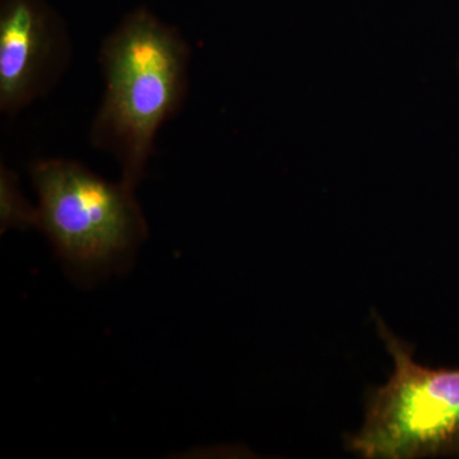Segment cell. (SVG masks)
<instances>
[{
  "label": "cell",
  "mask_w": 459,
  "mask_h": 459,
  "mask_svg": "<svg viewBox=\"0 0 459 459\" xmlns=\"http://www.w3.org/2000/svg\"><path fill=\"white\" fill-rule=\"evenodd\" d=\"M99 63L105 92L91 142L111 153L122 166L123 183L137 188L157 132L186 101L190 48L177 30L140 11L102 41Z\"/></svg>",
  "instance_id": "cell-1"
},
{
  "label": "cell",
  "mask_w": 459,
  "mask_h": 459,
  "mask_svg": "<svg viewBox=\"0 0 459 459\" xmlns=\"http://www.w3.org/2000/svg\"><path fill=\"white\" fill-rule=\"evenodd\" d=\"M374 318L394 370L368 394L364 421L347 437V449L365 459L459 457V368L420 365L412 344Z\"/></svg>",
  "instance_id": "cell-2"
},
{
  "label": "cell",
  "mask_w": 459,
  "mask_h": 459,
  "mask_svg": "<svg viewBox=\"0 0 459 459\" xmlns=\"http://www.w3.org/2000/svg\"><path fill=\"white\" fill-rule=\"evenodd\" d=\"M30 174L39 195L38 228L75 271H108L146 238V220L128 184L110 183L66 159L38 160Z\"/></svg>",
  "instance_id": "cell-3"
},
{
  "label": "cell",
  "mask_w": 459,
  "mask_h": 459,
  "mask_svg": "<svg viewBox=\"0 0 459 459\" xmlns=\"http://www.w3.org/2000/svg\"><path fill=\"white\" fill-rule=\"evenodd\" d=\"M72 41L39 0H7L0 12V110L17 115L65 74Z\"/></svg>",
  "instance_id": "cell-4"
},
{
  "label": "cell",
  "mask_w": 459,
  "mask_h": 459,
  "mask_svg": "<svg viewBox=\"0 0 459 459\" xmlns=\"http://www.w3.org/2000/svg\"><path fill=\"white\" fill-rule=\"evenodd\" d=\"M0 220L2 232L9 229L38 228L39 210L21 195L18 177L7 166L0 168Z\"/></svg>",
  "instance_id": "cell-5"
},
{
  "label": "cell",
  "mask_w": 459,
  "mask_h": 459,
  "mask_svg": "<svg viewBox=\"0 0 459 459\" xmlns=\"http://www.w3.org/2000/svg\"><path fill=\"white\" fill-rule=\"evenodd\" d=\"M458 72H459V59H458Z\"/></svg>",
  "instance_id": "cell-6"
}]
</instances>
